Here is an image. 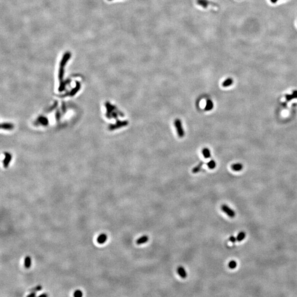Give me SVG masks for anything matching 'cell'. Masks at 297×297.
<instances>
[{
  "label": "cell",
  "mask_w": 297,
  "mask_h": 297,
  "mask_svg": "<svg viewBox=\"0 0 297 297\" xmlns=\"http://www.w3.org/2000/svg\"><path fill=\"white\" fill-rule=\"evenodd\" d=\"M245 236L246 235H245V232H240V233L238 234L237 237V240L238 242H241V241H242L245 238Z\"/></svg>",
  "instance_id": "cell-12"
},
{
  "label": "cell",
  "mask_w": 297,
  "mask_h": 297,
  "mask_svg": "<svg viewBox=\"0 0 297 297\" xmlns=\"http://www.w3.org/2000/svg\"><path fill=\"white\" fill-rule=\"evenodd\" d=\"M214 107L213 102L211 100H207L206 101V106L205 107V110L206 111H210Z\"/></svg>",
  "instance_id": "cell-6"
},
{
  "label": "cell",
  "mask_w": 297,
  "mask_h": 297,
  "mask_svg": "<svg viewBox=\"0 0 297 297\" xmlns=\"http://www.w3.org/2000/svg\"><path fill=\"white\" fill-rule=\"evenodd\" d=\"M207 166H208V167L210 169H214L215 168V167L216 166V164L215 161L212 160L210 161H209L208 163H207Z\"/></svg>",
  "instance_id": "cell-15"
},
{
  "label": "cell",
  "mask_w": 297,
  "mask_h": 297,
  "mask_svg": "<svg viewBox=\"0 0 297 297\" xmlns=\"http://www.w3.org/2000/svg\"><path fill=\"white\" fill-rule=\"evenodd\" d=\"M108 1H112V0H108Z\"/></svg>",
  "instance_id": "cell-22"
},
{
  "label": "cell",
  "mask_w": 297,
  "mask_h": 297,
  "mask_svg": "<svg viewBox=\"0 0 297 297\" xmlns=\"http://www.w3.org/2000/svg\"><path fill=\"white\" fill-rule=\"evenodd\" d=\"M221 209L227 215L229 216V217L231 218H233L235 217V212H234V211L233 210L230 208L229 206H228L227 205L225 204L222 205L221 206Z\"/></svg>",
  "instance_id": "cell-2"
},
{
  "label": "cell",
  "mask_w": 297,
  "mask_h": 297,
  "mask_svg": "<svg viewBox=\"0 0 297 297\" xmlns=\"http://www.w3.org/2000/svg\"><path fill=\"white\" fill-rule=\"evenodd\" d=\"M83 296V293L80 290H77L74 292V297H82Z\"/></svg>",
  "instance_id": "cell-18"
},
{
  "label": "cell",
  "mask_w": 297,
  "mask_h": 297,
  "mask_svg": "<svg viewBox=\"0 0 297 297\" xmlns=\"http://www.w3.org/2000/svg\"><path fill=\"white\" fill-rule=\"evenodd\" d=\"M107 239V236L106 234L104 233L101 234H100L99 236L97 237V242L100 244H104V243L106 242Z\"/></svg>",
  "instance_id": "cell-4"
},
{
  "label": "cell",
  "mask_w": 297,
  "mask_h": 297,
  "mask_svg": "<svg viewBox=\"0 0 297 297\" xmlns=\"http://www.w3.org/2000/svg\"><path fill=\"white\" fill-rule=\"evenodd\" d=\"M232 169L234 171H239L243 168V166L240 164H235L232 165Z\"/></svg>",
  "instance_id": "cell-8"
},
{
  "label": "cell",
  "mask_w": 297,
  "mask_h": 297,
  "mask_svg": "<svg viewBox=\"0 0 297 297\" xmlns=\"http://www.w3.org/2000/svg\"><path fill=\"white\" fill-rule=\"evenodd\" d=\"M229 239L230 241H231V242H232V243H235V242L237 240V238L234 237H233V236H231L229 237Z\"/></svg>",
  "instance_id": "cell-19"
},
{
  "label": "cell",
  "mask_w": 297,
  "mask_h": 297,
  "mask_svg": "<svg viewBox=\"0 0 297 297\" xmlns=\"http://www.w3.org/2000/svg\"><path fill=\"white\" fill-rule=\"evenodd\" d=\"M175 126L177 130L178 136L180 138H182L184 136V131L182 127V122L179 119H176L175 120Z\"/></svg>",
  "instance_id": "cell-1"
},
{
  "label": "cell",
  "mask_w": 297,
  "mask_h": 297,
  "mask_svg": "<svg viewBox=\"0 0 297 297\" xmlns=\"http://www.w3.org/2000/svg\"><path fill=\"white\" fill-rule=\"evenodd\" d=\"M228 267L230 268V269H235V268L237 267V262H236V261H234V260H231L228 263Z\"/></svg>",
  "instance_id": "cell-16"
},
{
  "label": "cell",
  "mask_w": 297,
  "mask_h": 297,
  "mask_svg": "<svg viewBox=\"0 0 297 297\" xmlns=\"http://www.w3.org/2000/svg\"><path fill=\"white\" fill-rule=\"evenodd\" d=\"M40 297H42V296H47V294H41V295H40Z\"/></svg>",
  "instance_id": "cell-21"
},
{
  "label": "cell",
  "mask_w": 297,
  "mask_h": 297,
  "mask_svg": "<svg viewBox=\"0 0 297 297\" xmlns=\"http://www.w3.org/2000/svg\"><path fill=\"white\" fill-rule=\"evenodd\" d=\"M285 97H286L287 101H290V100L294 99V98H297V91H294L293 94L291 95H287L285 96Z\"/></svg>",
  "instance_id": "cell-11"
},
{
  "label": "cell",
  "mask_w": 297,
  "mask_h": 297,
  "mask_svg": "<svg viewBox=\"0 0 297 297\" xmlns=\"http://www.w3.org/2000/svg\"><path fill=\"white\" fill-rule=\"evenodd\" d=\"M41 289H42L41 285H37V286L35 287L34 288H32V289H30V291L31 292H36V291H41Z\"/></svg>",
  "instance_id": "cell-17"
},
{
  "label": "cell",
  "mask_w": 297,
  "mask_h": 297,
  "mask_svg": "<svg viewBox=\"0 0 297 297\" xmlns=\"http://www.w3.org/2000/svg\"><path fill=\"white\" fill-rule=\"evenodd\" d=\"M203 164H204V163H203L202 162H200L199 164L197 165V166L193 168V169H192V172H193V173H196L199 172L201 170V169H202V166Z\"/></svg>",
  "instance_id": "cell-9"
},
{
  "label": "cell",
  "mask_w": 297,
  "mask_h": 297,
  "mask_svg": "<svg viewBox=\"0 0 297 297\" xmlns=\"http://www.w3.org/2000/svg\"><path fill=\"white\" fill-rule=\"evenodd\" d=\"M149 240V237L147 236H143L141 237H140L139 238H138V239L137 240V244L138 245H141L143 244H144V243H146L148 242Z\"/></svg>",
  "instance_id": "cell-5"
},
{
  "label": "cell",
  "mask_w": 297,
  "mask_h": 297,
  "mask_svg": "<svg viewBox=\"0 0 297 297\" xmlns=\"http://www.w3.org/2000/svg\"><path fill=\"white\" fill-rule=\"evenodd\" d=\"M202 153L203 154V155H204L205 158H208L209 157H210L211 154H210V151L209 149H207V148L203 149V150H202Z\"/></svg>",
  "instance_id": "cell-10"
},
{
  "label": "cell",
  "mask_w": 297,
  "mask_h": 297,
  "mask_svg": "<svg viewBox=\"0 0 297 297\" xmlns=\"http://www.w3.org/2000/svg\"><path fill=\"white\" fill-rule=\"evenodd\" d=\"M232 83H233V80H232V79H231V78H228V79H226L225 81L223 82L222 83V85L224 87H227L231 85Z\"/></svg>",
  "instance_id": "cell-13"
},
{
  "label": "cell",
  "mask_w": 297,
  "mask_h": 297,
  "mask_svg": "<svg viewBox=\"0 0 297 297\" xmlns=\"http://www.w3.org/2000/svg\"><path fill=\"white\" fill-rule=\"evenodd\" d=\"M198 3L201 6H202V7L206 8L207 7V5H208L209 2L206 1V0H199V1H198Z\"/></svg>",
  "instance_id": "cell-14"
},
{
  "label": "cell",
  "mask_w": 297,
  "mask_h": 297,
  "mask_svg": "<svg viewBox=\"0 0 297 297\" xmlns=\"http://www.w3.org/2000/svg\"><path fill=\"white\" fill-rule=\"evenodd\" d=\"M31 265H32V259H31V258L29 256H26L25 260H24V266H25V267L26 268V269H29V268L30 267Z\"/></svg>",
  "instance_id": "cell-7"
},
{
  "label": "cell",
  "mask_w": 297,
  "mask_h": 297,
  "mask_svg": "<svg viewBox=\"0 0 297 297\" xmlns=\"http://www.w3.org/2000/svg\"><path fill=\"white\" fill-rule=\"evenodd\" d=\"M35 296H36V293H35V292H32V293H31L28 296V297H35Z\"/></svg>",
  "instance_id": "cell-20"
},
{
  "label": "cell",
  "mask_w": 297,
  "mask_h": 297,
  "mask_svg": "<svg viewBox=\"0 0 297 297\" xmlns=\"http://www.w3.org/2000/svg\"><path fill=\"white\" fill-rule=\"evenodd\" d=\"M177 272L179 275L180 276V277L182 278H186L187 277V273L184 269V268L182 266H179L177 269Z\"/></svg>",
  "instance_id": "cell-3"
}]
</instances>
